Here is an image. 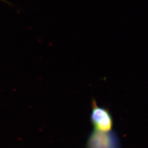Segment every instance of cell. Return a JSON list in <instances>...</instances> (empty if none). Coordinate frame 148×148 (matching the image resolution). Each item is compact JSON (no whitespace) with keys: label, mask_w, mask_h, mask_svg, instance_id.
<instances>
[{"label":"cell","mask_w":148,"mask_h":148,"mask_svg":"<svg viewBox=\"0 0 148 148\" xmlns=\"http://www.w3.org/2000/svg\"><path fill=\"white\" fill-rule=\"evenodd\" d=\"M90 122L95 130L109 132L113 130L114 119L108 108L99 106L95 99L91 103Z\"/></svg>","instance_id":"6da1fadb"},{"label":"cell","mask_w":148,"mask_h":148,"mask_svg":"<svg viewBox=\"0 0 148 148\" xmlns=\"http://www.w3.org/2000/svg\"><path fill=\"white\" fill-rule=\"evenodd\" d=\"M86 148H122V146L120 138L115 131L93 130L88 138Z\"/></svg>","instance_id":"7a4b0ae2"}]
</instances>
